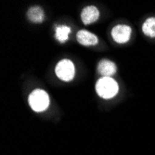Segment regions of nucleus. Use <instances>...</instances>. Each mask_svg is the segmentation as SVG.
I'll return each mask as SVG.
<instances>
[{"label": "nucleus", "mask_w": 155, "mask_h": 155, "mask_svg": "<svg viewBox=\"0 0 155 155\" xmlns=\"http://www.w3.org/2000/svg\"><path fill=\"white\" fill-rule=\"evenodd\" d=\"M119 90L117 82L111 77H101L97 82L96 91L97 95L105 100L114 97Z\"/></svg>", "instance_id": "nucleus-1"}, {"label": "nucleus", "mask_w": 155, "mask_h": 155, "mask_svg": "<svg viewBox=\"0 0 155 155\" xmlns=\"http://www.w3.org/2000/svg\"><path fill=\"white\" fill-rule=\"evenodd\" d=\"M29 104L35 111H43L49 105V97L46 91L35 89L29 96Z\"/></svg>", "instance_id": "nucleus-2"}, {"label": "nucleus", "mask_w": 155, "mask_h": 155, "mask_svg": "<svg viewBox=\"0 0 155 155\" xmlns=\"http://www.w3.org/2000/svg\"><path fill=\"white\" fill-rule=\"evenodd\" d=\"M55 73L61 80L65 82L71 81L74 77V65L70 60H62L56 65Z\"/></svg>", "instance_id": "nucleus-3"}, {"label": "nucleus", "mask_w": 155, "mask_h": 155, "mask_svg": "<svg viewBox=\"0 0 155 155\" xmlns=\"http://www.w3.org/2000/svg\"><path fill=\"white\" fill-rule=\"evenodd\" d=\"M131 35V28L127 25H116L112 28L111 30V36L114 40L119 44L126 43Z\"/></svg>", "instance_id": "nucleus-4"}, {"label": "nucleus", "mask_w": 155, "mask_h": 155, "mask_svg": "<svg viewBox=\"0 0 155 155\" xmlns=\"http://www.w3.org/2000/svg\"><path fill=\"white\" fill-rule=\"evenodd\" d=\"M116 65L109 60H101L97 65V72L103 77H110L116 73Z\"/></svg>", "instance_id": "nucleus-5"}, {"label": "nucleus", "mask_w": 155, "mask_h": 155, "mask_svg": "<svg viewBox=\"0 0 155 155\" xmlns=\"http://www.w3.org/2000/svg\"><path fill=\"white\" fill-rule=\"evenodd\" d=\"M98 16H100V12L95 6L86 7L81 13L82 21L86 25L95 22L98 19Z\"/></svg>", "instance_id": "nucleus-6"}, {"label": "nucleus", "mask_w": 155, "mask_h": 155, "mask_svg": "<svg viewBox=\"0 0 155 155\" xmlns=\"http://www.w3.org/2000/svg\"><path fill=\"white\" fill-rule=\"evenodd\" d=\"M77 41L78 43L83 45V46H86V47H89V46H95L97 44V37L86 30H81L77 33Z\"/></svg>", "instance_id": "nucleus-7"}, {"label": "nucleus", "mask_w": 155, "mask_h": 155, "mask_svg": "<svg viewBox=\"0 0 155 155\" xmlns=\"http://www.w3.org/2000/svg\"><path fill=\"white\" fill-rule=\"evenodd\" d=\"M27 17L28 20L34 23H41L45 19V13L40 7L35 6L28 9Z\"/></svg>", "instance_id": "nucleus-8"}, {"label": "nucleus", "mask_w": 155, "mask_h": 155, "mask_svg": "<svg viewBox=\"0 0 155 155\" xmlns=\"http://www.w3.org/2000/svg\"><path fill=\"white\" fill-rule=\"evenodd\" d=\"M71 33V28L62 25V26H58L56 27V34H55V37L59 42L61 43H64L68 40V36L69 34Z\"/></svg>", "instance_id": "nucleus-9"}, {"label": "nucleus", "mask_w": 155, "mask_h": 155, "mask_svg": "<svg viewBox=\"0 0 155 155\" xmlns=\"http://www.w3.org/2000/svg\"><path fill=\"white\" fill-rule=\"evenodd\" d=\"M142 31L149 37H155V18H149L142 26Z\"/></svg>", "instance_id": "nucleus-10"}]
</instances>
